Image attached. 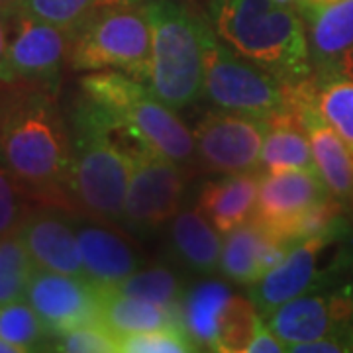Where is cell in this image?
I'll return each instance as SVG.
<instances>
[{
    "instance_id": "1",
    "label": "cell",
    "mask_w": 353,
    "mask_h": 353,
    "mask_svg": "<svg viewBox=\"0 0 353 353\" xmlns=\"http://www.w3.org/2000/svg\"><path fill=\"white\" fill-rule=\"evenodd\" d=\"M0 155L26 192L41 202L73 196V141L48 88L16 92L4 104Z\"/></svg>"
},
{
    "instance_id": "2",
    "label": "cell",
    "mask_w": 353,
    "mask_h": 353,
    "mask_svg": "<svg viewBox=\"0 0 353 353\" xmlns=\"http://www.w3.org/2000/svg\"><path fill=\"white\" fill-rule=\"evenodd\" d=\"M210 28L228 48L281 83L310 75L301 14L275 0H208Z\"/></svg>"
},
{
    "instance_id": "3",
    "label": "cell",
    "mask_w": 353,
    "mask_h": 353,
    "mask_svg": "<svg viewBox=\"0 0 353 353\" xmlns=\"http://www.w3.org/2000/svg\"><path fill=\"white\" fill-rule=\"evenodd\" d=\"M81 90L83 99L99 108L114 126L145 148L179 165L194 159L192 132L145 83L116 69H101L81 79Z\"/></svg>"
},
{
    "instance_id": "4",
    "label": "cell",
    "mask_w": 353,
    "mask_h": 353,
    "mask_svg": "<svg viewBox=\"0 0 353 353\" xmlns=\"http://www.w3.org/2000/svg\"><path fill=\"white\" fill-rule=\"evenodd\" d=\"M73 196L90 218L124 222L134 153L114 138L108 122L85 99L73 112Z\"/></svg>"
},
{
    "instance_id": "5",
    "label": "cell",
    "mask_w": 353,
    "mask_h": 353,
    "mask_svg": "<svg viewBox=\"0 0 353 353\" xmlns=\"http://www.w3.org/2000/svg\"><path fill=\"white\" fill-rule=\"evenodd\" d=\"M152 69L148 87L173 110L201 99L204 90V34L208 24L175 0H150Z\"/></svg>"
},
{
    "instance_id": "6",
    "label": "cell",
    "mask_w": 353,
    "mask_h": 353,
    "mask_svg": "<svg viewBox=\"0 0 353 353\" xmlns=\"http://www.w3.org/2000/svg\"><path fill=\"white\" fill-rule=\"evenodd\" d=\"M69 63L75 71L116 69L148 85L152 28L145 6H114L71 32Z\"/></svg>"
},
{
    "instance_id": "7",
    "label": "cell",
    "mask_w": 353,
    "mask_h": 353,
    "mask_svg": "<svg viewBox=\"0 0 353 353\" xmlns=\"http://www.w3.org/2000/svg\"><path fill=\"white\" fill-rule=\"evenodd\" d=\"M204 94L220 110L257 118L283 106V83L222 46L210 24L204 34Z\"/></svg>"
},
{
    "instance_id": "8",
    "label": "cell",
    "mask_w": 353,
    "mask_h": 353,
    "mask_svg": "<svg viewBox=\"0 0 353 353\" xmlns=\"http://www.w3.org/2000/svg\"><path fill=\"white\" fill-rule=\"evenodd\" d=\"M185 196V176L175 161L145 150L134 155L128 185L124 224L134 232L150 234L169 224Z\"/></svg>"
},
{
    "instance_id": "9",
    "label": "cell",
    "mask_w": 353,
    "mask_h": 353,
    "mask_svg": "<svg viewBox=\"0 0 353 353\" xmlns=\"http://www.w3.org/2000/svg\"><path fill=\"white\" fill-rule=\"evenodd\" d=\"M267 118L238 112L206 114L194 128L196 157L216 173H252L261 165Z\"/></svg>"
},
{
    "instance_id": "10",
    "label": "cell",
    "mask_w": 353,
    "mask_h": 353,
    "mask_svg": "<svg viewBox=\"0 0 353 353\" xmlns=\"http://www.w3.org/2000/svg\"><path fill=\"white\" fill-rule=\"evenodd\" d=\"M332 190L318 171L265 173L259 183L257 208L253 220L271 236L292 245L299 220L316 204L328 201Z\"/></svg>"
},
{
    "instance_id": "11",
    "label": "cell",
    "mask_w": 353,
    "mask_h": 353,
    "mask_svg": "<svg viewBox=\"0 0 353 353\" xmlns=\"http://www.w3.org/2000/svg\"><path fill=\"white\" fill-rule=\"evenodd\" d=\"M269 328L287 343L318 340L341 328H353V283L336 289H310L267 314Z\"/></svg>"
},
{
    "instance_id": "12",
    "label": "cell",
    "mask_w": 353,
    "mask_h": 353,
    "mask_svg": "<svg viewBox=\"0 0 353 353\" xmlns=\"http://www.w3.org/2000/svg\"><path fill=\"white\" fill-rule=\"evenodd\" d=\"M26 301L34 306L51 336L101 320V290L88 279L36 269Z\"/></svg>"
},
{
    "instance_id": "13",
    "label": "cell",
    "mask_w": 353,
    "mask_h": 353,
    "mask_svg": "<svg viewBox=\"0 0 353 353\" xmlns=\"http://www.w3.org/2000/svg\"><path fill=\"white\" fill-rule=\"evenodd\" d=\"M340 236V226L314 238L294 241L285 257L252 287V301L263 316L271 314L281 304L289 303L314 289L320 271L318 259Z\"/></svg>"
},
{
    "instance_id": "14",
    "label": "cell",
    "mask_w": 353,
    "mask_h": 353,
    "mask_svg": "<svg viewBox=\"0 0 353 353\" xmlns=\"http://www.w3.org/2000/svg\"><path fill=\"white\" fill-rule=\"evenodd\" d=\"M16 36L10 39V65L18 81L39 88H55L65 57L71 50V32L18 12Z\"/></svg>"
},
{
    "instance_id": "15",
    "label": "cell",
    "mask_w": 353,
    "mask_h": 353,
    "mask_svg": "<svg viewBox=\"0 0 353 353\" xmlns=\"http://www.w3.org/2000/svg\"><path fill=\"white\" fill-rule=\"evenodd\" d=\"M20 240L38 269L85 277L77 241V220L61 210L41 208L28 212L18 230ZM87 279V277H85Z\"/></svg>"
},
{
    "instance_id": "16",
    "label": "cell",
    "mask_w": 353,
    "mask_h": 353,
    "mask_svg": "<svg viewBox=\"0 0 353 353\" xmlns=\"http://www.w3.org/2000/svg\"><path fill=\"white\" fill-rule=\"evenodd\" d=\"M77 241L85 277L99 289H110L139 271V250L116 230L77 220Z\"/></svg>"
},
{
    "instance_id": "17",
    "label": "cell",
    "mask_w": 353,
    "mask_h": 353,
    "mask_svg": "<svg viewBox=\"0 0 353 353\" xmlns=\"http://www.w3.org/2000/svg\"><path fill=\"white\" fill-rule=\"evenodd\" d=\"M289 243L271 236L255 220L226 234L220 271L238 285H253L285 257Z\"/></svg>"
},
{
    "instance_id": "18",
    "label": "cell",
    "mask_w": 353,
    "mask_h": 353,
    "mask_svg": "<svg viewBox=\"0 0 353 353\" xmlns=\"http://www.w3.org/2000/svg\"><path fill=\"white\" fill-rule=\"evenodd\" d=\"M261 167L265 173L283 171H318L312 155L308 130L303 114L281 106L267 116V134L261 150Z\"/></svg>"
},
{
    "instance_id": "19",
    "label": "cell",
    "mask_w": 353,
    "mask_h": 353,
    "mask_svg": "<svg viewBox=\"0 0 353 353\" xmlns=\"http://www.w3.org/2000/svg\"><path fill=\"white\" fill-rule=\"evenodd\" d=\"M261 175L236 173L208 183L199 196V210L220 234L243 226L255 216Z\"/></svg>"
},
{
    "instance_id": "20",
    "label": "cell",
    "mask_w": 353,
    "mask_h": 353,
    "mask_svg": "<svg viewBox=\"0 0 353 353\" xmlns=\"http://www.w3.org/2000/svg\"><path fill=\"white\" fill-rule=\"evenodd\" d=\"M169 243L179 265L194 275H210L220 269L222 245L220 232L196 208H185L171 220Z\"/></svg>"
},
{
    "instance_id": "21",
    "label": "cell",
    "mask_w": 353,
    "mask_h": 353,
    "mask_svg": "<svg viewBox=\"0 0 353 353\" xmlns=\"http://www.w3.org/2000/svg\"><path fill=\"white\" fill-rule=\"evenodd\" d=\"M312 145L316 169L336 199H353V153L340 134L316 110V104L301 110Z\"/></svg>"
},
{
    "instance_id": "22",
    "label": "cell",
    "mask_w": 353,
    "mask_h": 353,
    "mask_svg": "<svg viewBox=\"0 0 353 353\" xmlns=\"http://www.w3.org/2000/svg\"><path fill=\"white\" fill-rule=\"evenodd\" d=\"M299 14L310 24V48L318 63L336 67L353 51V0L304 6Z\"/></svg>"
},
{
    "instance_id": "23",
    "label": "cell",
    "mask_w": 353,
    "mask_h": 353,
    "mask_svg": "<svg viewBox=\"0 0 353 353\" xmlns=\"http://www.w3.org/2000/svg\"><path fill=\"white\" fill-rule=\"evenodd\" d=\"M101 290V320L116 338L138 332L163 328H183L181 308L150 303L143 299L128 296L114 289ZM185 330V328H183Z\"/></svg>"
},
{
    "instance_id": "24",
    "label": "cell",
    "mask_w": 353,
    "mask_h": 353,
    "mask_svg": "<svg viewBox=\"0 0 353 353\" xmlns=\"http://www.w3.org/2000/svg\"><path fill=\"white\" fill-rule=\"evenodd\" d=\"M232 292L220 281H202L185 290L181 301V322L196 350L216 352L222 314Z\"/></svg>"
},
{
    "instance_id": "25",
    "label": "cell",
    "mask_w": 353,
    "mask_h": 353,
    "mask_svg": "<svg viewBox=\"0 0 353 353\" xmlns=\"http://www.w3.org/2000/svg\"><path fill=\"white\" fill-rule=\"evenodd\" d=\"M143 2L145 0H16L14 6L20 14L73 32L101 10L114 6H143Z\"/></svg>"
},
{
    "instance_id": "26",
    "label": "cell",
    "mask_w": 353,
    "mask_h": 353,
    "mask_svg": "<svg viewBox=\"0 0 353 353\" xmlns=\"http://www.w3.org/2000/svg\"><path fill=\"white\" fill-rule=\"evenodd\" d=\"M0 338L20 353L51 347L53 336L28 301L0 306Z\"/></svg>"
},
{
    "instance_id": "27",
    "label": "cell",
    "mask_w": 353,
    "mask_h": 353,
    "mask_svg": "<svg viewBox=\"0 0 353 353\" xmlns=\"http://www.w3.org/2000/svg\"><path fill=\"white\" fill-rule=\"evenodd\" d=\"M110 289L128 294V296L150 301V303L181 308V301L185 296L187 287L176 271L165 267V265H155L150 269H139Z\"/></svg>"
},
{
    "instance_id": "28",
    "label": "cell",
    "mask_w": 353,
    "mask_h": 353,
    "mask_svg": "<svg viewBox=\"0 0 353 353\" xmlns=\"http://www.w3.org/2000/svg\"><path fill=\"white\" fill-rule=\"evenodd\" d=\"M36 269L18 234L0 240V306L24 301Z\"/></svg>"
},
{
    "instance_id": "29",
    "label": "cell",
    "mask_w": 353,
    "mask_h": 353,
    "mask_svg": "<svg viewBox=\"0 0 353 353\" xmlns=\"http://www.w3.org/2000/svg\"><path fill=\"white\" fill-rule=\"evenodd\" d=\"M316 110L353 150V79L316 81Z\"/></svg>"
},
{
    "instance_id": "30",
    "label": "cell",
    "mask_w": 353,
    "mask_h": 353,
    "mask_svg": "<svg viewBox=\"0 0 353 353\" xmlns=\"http://www.w3.org/2000/svg\"><path fill=\"white\" fill-rule=\"evenodd\" d=\"M257 306L252 299L241 294H232L226 310L222 314L216 352L222 353H245L257 326Z\"/></svg>"
},
{
    "instance_id": "31",
    "label": "cell",
    "mask_w": 353,
    "mask_h": 353,
    "mask_svg": "<svg viewBox=\"0 0 353 353\" xmlns=\"http://www.w3.org/2000/svg\"><path fill=\"white\" fill-rule=\"evenodd\" d=\"M122 353H187L196 352L189 334L183 328H163L152 332L126 334L118 338Z\"/></svg>"
},
{
    "instance_id": "32",
    "label": "cell",
    "mask_w": 353,
    "mask_h": 353,
    "mask_svg": "<svg viewBox=\"0 0 353 353\" xmlns=\"http://www.w3.org/2000/svg\"><path fill=\"white\" fill-rule=\"evenodd\" d=\"M26 190L0 155V240L18 234L28 216Z\"/></svg>"
},
{
    "instance_id": "33",
    "label": "cell",
    "mask_w": 353,
    "mask_h": 353,
    "mask_svg": "<svg viewBox=\"0 0 353 353\" xmlns=\"http://www.w3.org/2000/svg\"><path fill=\"white\" fill-rule=\"evenodd\" d=\"M51 350L67 353H110L118 352V338L102 322H92L55 336Z\"/></svg>"
},
{
    "instance_id": "34",
    "label": "cell",
    "mask_w": 353,
    "mask_h": 353,
    "mask_svg": "<svg viewBox=\"0 0 353 353\" xmlns=\"http://www.w3.org/2000/svg\"><path fill=\"white\" fill-rule=\"evenodd\" d=\"M287 352L292 353H345L353 352V328H341L324 338L294 343Z\"/></svg>"
},
{
    "instance_id": "35",
    "label": "cell",
    "mask_w": 353,
    "mask_h": 353,
    "mask_svg": "<svg viewBox=\"0 0 353 353\" xmlns=\"http://www.w3.org/2000/svg\"><path fill=\"white\" fill-rule=\"evenodd\" d=\"M287 352V343L279 338L273 330L269 328V324L259 316L257 326H255V334H253L252 341L248 345L245 353H281Z\"/></svg>"
},
{
    "instance_id": "36",
    "label": "cell",
    "mask_w": 353,
    "mask_h": 353,
    "mask_svg": "<svg viewBox=\"0 0 353 353\" xmlns=\"http://www.w3.org/2000/svg\"><path fill=\"white\" fill-rule=\"evenodd\" d=\"M18 79L14 75L12 65H10V41L6 34V26L0 16V83L4 85H14Z\"/></svg>"
},
{
    "instance_id": "37",
    "label": "cell",
    "mask_w": 353,
    "mask_h": 353,
    "mask_svg": "<svg viewBox=\"0 0 353 353\" xmlns=\"http://www.w3.org/2000/svg\"><path fill=\"white\" fill-rule=\"evenodd\" d=\"M330 2H336V0H303L299 10L304 8V6H324V4H330Z\"/></svg>"
},
{
    "instance_id": "38",
    "label": "cell",
    "mask_w": 353,
    "mask_h": 353,
    "mask_svg": "<svg viewBox=\"0 0 353 353\" xmlns=\"http://www.w3.org/2000/svg\"><path fill=\"white\" fill-rule=\"evenodd\" d=\"M0 353H20L14 345H10L8 341H4L0 338Z\"/></svg>"
},
{
    "instance_id": "39",
    "label": "cell",
    "mask_w": 353,
    "mask_h": 353,
    "mask_svg": "<svg viewBox=\"0 0 353 353\" xmlns=\"http://www.w3.org/2000/svg\"><path fill=\"white\" fill-rule=\"evenodd\" d=\"M275 2L283 4V6H289V8H294V10L299 12V6H301L303 0H275Z\"/></svg>"
},
{
    "instance_id": "40",
    "label": "cell",
    "mask_w": 353,
    "mask_h": 353,
    "mask_svg": "<svg viewBox=\"0 0 353 353\" xmlns=\"http://www.w3.org/2000/svg\"><path fill=\"white\" fill-rule=\"evenodd\" d=\"M8 2H16V0H0V6H4V4H8Z\"/></svg>"
},
{
    "instance_id": "41",
    "label": "cell",
    "mask_w": 353,
    "mask_h": 353,
    "mask_svg": "<svg viewBox=\"0 0 353 353\" xmlns=\"http://www.w3.org/2000/svg\"><path fill=\"white\" fill-rule=\"evenodd\" d=\"M352 153H353V150H352Z\"/></svg>"
}]
</instances>
